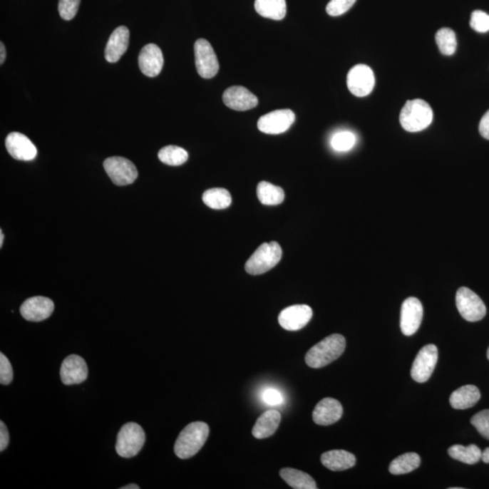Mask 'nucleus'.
<instances>
[{"mask_svg":"<svg viewBox=\"0 0 489 489\" xmlns=\"http://www.w3.org/2000/svg\"><path fill=\"white\" fill-rule=\"evenodd\" d=\"M488 359L489 360V348H488Z\"/></svg>","mask_w":489,"mask_h":489,"instance_id":"a18cd8bd","label":"nucleus"},{"mask_svg":"<svg viewBox=\"0 0 489 489\" xmlns=\"http://www.w3.org/2000/svg\"><path fill=\"white\" fill-rule=\"evenodd\" d=\"M480 390L475 385H465L452 393L450 403L455 410H465L475 406L480 400Z\"/></svg>","mask_w":489,"mask_h":489,"instance_id":"4be33fe9","label":"nucleus"},{"mask_svg":"<svg viewBox=\"0 0 489 489\" xmlns=\"http://www.w3.org/2000/svg\"><path fill=\"white\" fill-rule=\"evenodd\" d=\"M481 460H483L485 464H489V448H485V451L482 452Z\"/></svg>","mask_w":489,"mask_h":489,"instance_id":"79ce46f5","label":"nucleus"},{"mask_svg":"<svg viewBox=\"0 0 489 489\" xmlns=\"http://www.w3.org/2000/svg\"><path fill=\"white\" fill-rule=\"evenodd\" d=\"M281 422V414L277 411L270 410L264 413L257 418L252 430V434L257 438H266L274 433Z\"/></svg>","mask_w":489,"mask_h":489,"instance_id":"5701e85b","label":"nucleus"},{"mask_svg":"<svg viewBox=\"0 0 489 489\" xmlns=\"http://www.w3.org/2000/svg\"><path fill=\"white\" fill-rule=\"evenodd\" d=\"M279 475L287 485L294 489H317L314 478L303 471L286 468L280 470Z\"/></svg>","mask_w":489,"mask_h":489,"instance_id":"393cba45","label":"nucleus"},{"mask_svg":"<svg viewBox=\"0 0 489 489\" xmlns=\"http://www.w3.org/2000/svg\"><path fill=\"white\" fill-rule=\"evenodd\" d=\"M421 465V458L414 452L398 455L391 462L388 470L393 475H403L417 470Z\"/></svg>","mask_w":489,"mask_h":489,"instance_id":"a878e982","label":"nucleus"},{"mask_svg":"<svg viewBox=\"0 0 489 489\" xmlns=\"http://www.w3.org/2000/svg\"><path fill=\"white\" fill-rule=\"evenodd\" d=\"M433 120V110L421 99L410 100L403 106L400 115L401 126L410 133H418L428 128Z\"/></svg>","mask_w":489,"mask_h":489,"instance_id":"7ed1b4c3","label":"nucleus"},{"mask_svg":"<svg viewBox=\"0 0 489 489\" xmlns=\"http://www.w3.org/2000/svg\"><path fill=\"white\" fill-rule=\"evenodd\" d=\"M6 148L13 158L25 162L34 160L38 154L34 143L20 133H9L6 139Z\"/></svg>","mask_w":489,"mask_h":489,"instance_id":"dca6fc26","label":"nucleus"},{"mask_svg":"<svg viewBox=\"0 0 489 489\" xmlns=\"http://www.w3.org/2000/svg\"><path fill=\"white\" fill-rule=\"evenodd\" d=\"M9 444L8 428L2 421H0V451H4Z\"/></svg>","mask_w":489,"mask_h":489,"instance_id":"58836bf2","label":"nucleus"},{"mask_svg":"<svg viewBox=\"0 0 489 489\" xmlns=\"http://www.w3.org/2000/svg\"><path fill=\"white\" fill-rule=\"evenodd\" d=\"M81 0H59V15L63 20H72L78 11Z\"/></svg>","mask_w":489,"mask_h":489,"instance_id":"473e14b6","label":"nucleus"},{"mask_svg":"<svg viewBox=\"0 0 489 489\" xmlns=\"http://www.w3.org/2000/svg\"><path fill=\"white\" fill-rule=\"evenodd\" d=\"M254 9L264 18L282 20L287 15L286 0H256Z\"/></svg>","mask_w":489,"mask_h":489,"instance_id":"b1692460","label":"nucleus"},{"mask_svg":"<svg viewBox=\"0 0 489 489\" xmlns=\"http://www.w3.org/2000/svg\"><path fill=\"white\" fill-rule=\"evenodd\" d=\"M313 310L307 304H296L286 308L279 314L280 326L287 331L302 329L312 319Z\"/></svg>","mask_w":489,"mask_h":489,"instance_id":"ddd939ff","label":"nucleus"},{"mask_svg":"<svg viewBox=\"0 0 489 489\" xmlns=\"http://www.w3.org/2000/svg\"><path fill=\"white\" fill-rule=\"evenodd\" d=\"M210 434V428L205 422H192L183 428L177 437L174 452L177 458L187 460L202 450Z\"/></svg>","mask_w":489,"mask_h":489,"instance_id":"f03ea898","label":"nucleus"},{"mask_svg":"<svg viewBox=\"0 0 489 489\" xmlns=\"http://www.w3.org/2000/svg\"><path fill=\"white\" fill-rule=\"evenodd\" d=\"M163 65V52L158 46L149 43L143 48L139 56V68L143 75L149 77L158 76Z\"/></svg>","mask_w":489,"mask_h":489,"instance_id":"a211bd4d","label":"nucleus"},{"mask_svg":"<svg viewBox=\"0 0 489 489\" xmlns=\"http://www.w3.org/2000/svg\"><path fill=\"white\" fill-rule=\"evenodd\" d=\"M344 408L340 401L333 398H324L317 403L313 411L314 423L320 426H329L343 416Z\"/></svg>","mask_w":489,"mask_h":489,"instance_id":"f3484780","label":"nucleus"},{"mask_svg":"<svg viewBox=\"0 0 489 489\" xmlns=\"http://www.w3.org/2000/svg\"><path fill=\"white\" fill-rule=\"evenodd\" d=\"M470 422L482 436L489 440V410L481 411L474 415Z\"/></svg>","mask_w":489,"mask_h":489,"instance_id":"72a5a7b5","label":"nucleus"},{"mask_svg":"<svg viewBox=\"0 0 489 489\" xmlns=\"http://www.w3.org/2000/svg\"><path fill=\"white\" fill-rule=\"evenodd\" d=\"M13 381V369L8 358L4 354H0V384L9 385Z\"/></svg>","mask_w":489,"mask_h":489,"instance_id":"e433bc0d","label":"nucleus"},{"mask_svg":"<svg viewBox=\"0 0 489 489\" xmlns=\"http://www.w3.org/2000/svg\"><path fill=\"white\" fill-rule=\"evenodd\" d=\"M257 193L260 202L267 206L279 205L284 200L282 187L267 182H261L257 185Z\"/></svg>","mask_w":489,"mask_h":489,"instance_id":"bb28decb","label":"nucleus"},{"mask_svg":"<svg viewBox=\"0 0 489 489\" xmlns=\"http://www.w3.org/2000/svg\"><path fill=\"white\" fill-rule=\"evenodd\" d=\"M194 53L197 73L205 79L213 78L217 76L220 63L210 43L206 39H197L194 45Z\"/></svg>","mask_w":489,"mask_h":489,"instance_id":"0eeeda50","label":"nucleus"},{"mask_svg":"<svg viewBox=\"0 0 489 489\" xmlns=\"http://www.w3.org/2000/svg\"><path fill=\"white\" fill-rule=\"evenodd\" d=\"M281 257H282V249L279 243L274 241L264 243L247 261L244 269L247 273L253 276L269 272L280 262Z\"/></svg>","mask_w":489,"mask_h":489,"instance_id":"20e7f679","label":"nucleus"},{"mask_svg":"<svg viewBox=\"0 0 489 489\" xmlns=\"http://www.w3.org/2000/svg\"><path fill=\"white\" fill-rule=\"evenodd\" d=\"M0 52H1L0 53H1V55H0V63L3 65L6 60V48L4 43H3L2 42L0 43Z\"/></svg>","mask_w":489,"mask_h":489,"instance_id":"a19ab883","label":"nucleus"},{"mask_svg":"<svg viewBox=\"0 0 489 489\" xmlns=\"http://www.w3.org/2000/svg\"><path fill=\"white\" fill-rule=\"evenodd\" d=\"M455 304L460 316L468 321H480L487 314L483 301L468 287H460L458 290Z\"/></svg>","mask_w":489,"mask_h":489,"instance_id":"423d86ee","label":"nucleus"},{"mask_svg":"<svg viewBox=\"0 0 489 489\" xmlns=\"http://www.w3.org/2000/svg\"><path fill=\"white\" fill-rule=\"evenodd\" d=\"M296 120V115L289 109L277 110L260 117L257 128L267 135H280L287 132Z\"/></svg>","mask_w":489,"mask_h":489,"instance_id":"9d476101","label":"nucleus"},{"mask_svg":"<svg viewBox=\"0 0 489 489\" xmlns=\"http://www.w3.org/2000/svg\"><path fill=\"white\" fill-rule=\"evenodd\" d=\"M145 442L143 428L135 422H129L120 428L115 445L117 454L122 458L135 457Z\"/></svg>","mask_w":489,"mask_h":489,"instance_id":"39448f33","label":"nucleus"},{"mask_svg":"<svg viewBox=\"0 0 489 489\" xmlns=\"http://www.w3.org/2000/svg\"><path fill=\"white\" fill-rule=\"evenodd\" d=\"M436 43L441 53L445 56H451L457 49V38L453 30L451 29H441L436 34Z\"/></svg>","mask_w":489,"mask_h":489,"instance_id":"7c9ffc66","label":"nucleus"},{"mask_svg":"<svg viewBox=\"0 0 489 489\" xmlns=\"http://www.w3.org/2000/svg\"><path fill=\"white\" fill-rule=\"evenodd\" d=\"M88 376V367L81 356L71 354L63 360L60 377L63 384L73 385L83 383Z\"/></svg>","mask_w":489,"mask_h":489,"instance_id":"4468645a","label":"nucleus"},{"mask_svg":"<svg viewBox=\"0 0 489 489\" xmlns=\"http://www.w3.org/2000/svg\"><path fill=\"white\" fill-rule=\"evenodd\" d=\"M140 487L139 485H137L135 484H130L125 485V487L120 488V489H139Z\"/></svg>","mask_w":489,"mask_h":489,"instance_id":"37998d69","label":"nucleus"},{"mask_svg":"<svg viewBox=\"0 0 489 489\" xmlns=\"http://www.w3.org/2000/svg\"><path fill=\"white\" fill-rule=\"evenodd\" d=\"M448 453L454 460L468 465L478 463L482 457L480 448L474 444L467 447L462 446V445H454V446L448 448Z\"/></svg>","mask_w":489,"mask_h":489,"instance_id":"cd10ccee","label":"nucleus"},{"mask_svg":"<svg viewBox=\"0 0 489 489\" xmlns=\"http://www.w3.org/2000/svg\"><path fill=\"white\" fill-rule=\"evenodd\" d=\"M55 309L53 301L45 297H30L20 307V313L26 320L41 321L48 319Z\"/></svg>","mask_w":489,"mask_h":489,"instance_id":"2eb2a0df","label":"nucleus"},{"mask_svg":"<svg viewBox=\"0 0 489 489\" xmlns=\"http://www.w3.org/2000/svg\"><path fill=\"white\" fill-rule=\"evenodd\" d=\"M423 317V307L416 297L404 301L401 311V329L405 336H413L421 326Z\"/></svg>","mask_w":489,"mask_h":489,"instance_id":"f8f14e48","label":"nucleus"},{"mask_svg":"<svg viewBox=\"0 0 489 489\" xmlns=\"http://www.w3.org/2000/svg\"><path fill=\"white\" fill-rule=\"evenodd\" d=\"M346 346V338L341 334H331L307 351L306 363L308 366L314 369L326 366L344 354Z\"/></svg>","mask_w":489,"mask_h":489,"instance_id":"f257e3e1","label":"nucleus"},{"mask_svg":"<svg viewBox=\"0 0 489 489\" xmlns=\"http://www.w3.org/2000/svg\"><path fill=\"white\" fill-rule=\"evenodd\" d=\"M355 2L356 0H331L326 6L327 14L331 16L343 15L354 5Z\"/></svg>","mask_w":489,"mask_h":489,"instance_id":"c9c22d12","label":"nucleus"},{"mask_svg":"<svg viewBox=\"0 0 489 489\" xmlns=\"http://www.w3.org/2000/svg\"><path fill=\"white\" fill-rule=\"evenodd\" d=\"M480 133L482 137L485 139L489 140V110L482 117L480 123Z\"/></svg>","mask_w":489,"mask_h":489,"instance_id":"ea45409f","label":"nucleus"},{"mask_svg":"<svg viewBox=\"0 0 489 489\" xmlns=\"http://www.w3.org/2000/svg\"><path fill=\"white\" fill-rule=\"evenodd\" d=\"M158 157L160 162L167 165L180 166L187 162L189 154L180 147L170 145L160 150Z\"/></svg>","mask_w":489,"mask_h":489,"instance_id":"c756f323","label":"nucleus"},{"mask_svg":"<svg viewBox=\"0 0 489 489\" xmlns=\"http://www.w3.org/2000/svg\"><path fill=\"white\" fill-rule=\"evenodd\" d=\"M223 102L229 108L247 110L259 105V99L243 86H232L223 93Z\"/></svg>","mask_w":489,"mask_h":489,"instance_id":"6ab92c4d","label":"nucleus"},{"mask_svg":"<svg viewBox=\"0 0 489 489\" xmlns=\"http://www.w3.org/2000/svg\"><path fill=\"white\" fill-rule=\"evenodd\" d=\"M203 202L214 210H224L231 205L232 199L229 192L221 187L206 190L202 196Z\"/></svg>","mask_w":489,"mask_h":489,"instance_id":"c85d7f7f","label":"nucleus"},{"mask_svg":"<svg viewBox=\"0 0 489 489\" xmlns=\"http://www.w3.org/2000/svg\"><path fill=\"white\" fill-rule=\"evenodd\" d=\"M438 348L434 344H428L418 351L411 367V377L418 384L426 383L433 374L438 361Z\"/></svg>","mask_w":489,"mask_h":489,"instance_id":"1a4fd4ad","label":"nucleus"},{"mask_svg":"<svg viewBox=\"0 0 489 489\" xmlns=\"http://www.w3.org/2000/svg\"><path fill=\"white\" fill-rule=\"evenodd\" d=\"M356 138L351 132H341L334 135L331 140V145L337 152H347L355 145Z\"/></svg>","mask_w":489,"mask_h":489,"instance_id":"2f4dec72","label":"nucleus"},{"mask_svg":"<svg viewBox=\"0 0 489 489\" xmlns=\"http://www.w3.org/2000/svg\"><path fill=\"white\" fill-rule=\"evenodd\" d=\"M470 26L478 33L489 31V15L481 10H475L471 15Z\"/></svg>","mask_w":489,"mask_h":489,"instance_id":"f704fd0d","label":"nucleus"},{"mask_svg":"<svg viewBox=\"0 0 489 489\" xmlns=\"http://www.w3.org/2000/svg\"><path fill=\"white\" fill-rule=\"evenodd\" d=\"M321 464L331 471H344L354 467L356 458L346 451L336 450L321 455Z\"/></svg>","mask_w":489,"mask_h":489,"instance_id":"412c9836","label":"nucleus"},{"mask_svg":"<svg viewBox=\"0 0 489 489\" xmlns=\"http://www.w3.org/2000/svg\"><path fill=\"white\" fill-rule=\"evenodd\" d=\"M374 86V73L368 66H355L348 73V89L355 96L365 97L369 96L373 92Z\"/></svg>","mask_w":489,"mask_h":489,"instance_id":"9b49d317","label":"nucleus"},{"mask_svg":"<svg viewBox=\"0 0 489 489\" xmlns=\"http://www.w3.org/2000/svg\"><path fill=\"white\" fill-rule=\"evenodd\" d=\"M103 167L110 180L115 185H130L135 182L138 177L135 164L123 157H110L103 163Z\"/></svg>","mask_w":489,"mask_h":489,"instance_id":"6e6552de","label":"nucleus"},{"mask_svg":"<svg viewBox=\"0 0 489 489\" xmlns=\"http://www.w3.org/2000/svg\"><path fill=\"white\" fill-rule=\"evenodd\" d=\"M3 240H4V235H3L2 230L0 231V247H2Z\"/></svg>","mask_w":489,"mask_h":489,"instance_id":"c03bdc74","label":"nucleus"},{"mask_svg":"<svg viewBox=\"0 0 489 489\" xmlns=\"http://www.w3.org/2000/svg\"><path fill=\"white\" fill-rule=\"evenodd\" d=\"M130 32L125 26H120L110 34L105 48V59L109 63L118 62L125 55L129 46Z\"/></svg>","mask_w":489,"mask_h":489,"instance_id":"aec40b11","label":"nucleus"},{"mask_svg":"<svg viewBox=\"0 0 489 489\" xmlns=\"http://www.w3.org/2000/svg\"><path fill=\"white\" fill-rule=\"evenodd\" d=\"M263 400L264 403L269 405H279L283 403V396L279 391L269 388V390L264 391Z\"/></svg>","mask_w":489,"mask_h":489,"instance_id":"4c0bfd02","label":"nucleus"}]
</instances>
